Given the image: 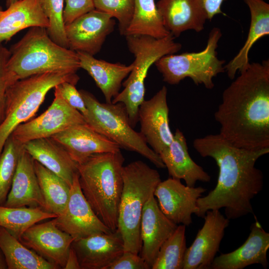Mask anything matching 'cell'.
<instances>
[{
  "label": "cell",
  "instance_id": "obj_1",
  "mask_svg": "<svg viewBox=\"0 0 269 269\" xmlns=\"http://www.w3.org/2000/svg\"><path fill=\"white\" fill-rule=\"evenodd\" d=\"M193 147L202 157L214 159L219 168L215 188L197 200V216L207 211L225 209L229 220L248 214L255 217L252 200L263 189L264 176L257 161L269 152V147L249 149L233 145L220 134L195 138Z\"/></svg>",
  "mask_w": 269,
  "mask_h": 269
},
{
  "label": "cell",
  "instance_id": "obj_2",
  "mask_svg": "<svg viewBox=\"0 0 269 269\" xmlns=\"http://www.w3.org/2000/svg\"><path fill=\"white\" fill-rule=\"evenodd\" d=\"M220 134L234 146L269 147V60L250 63L223 91L214 114Z\"/></svg>",
  "mask_w": 269,
  "mask_h": 269
},
{
  "label": "cell",
  "instance_id": "obj_3",
  "mask_svg": "<svg viewBox=\"0 0 269 269\" xmlns=\"http://www.w3.org/2000/svg\"><path fill=\"white\" fill-rule=\"evenodd\" d=\"M124 161L120 151L94 154L76 165L84 196L99 218L112 231L118 228Z\"/></svg>",
  "mask_w": 269,
  "mask_h": 269
},
{
  "label": "cell",
  "instance_id": "obj_4",
  "mask_svg": "<svg viewBox=\"0 0 269 269\" xmlns=\"http://www.w3.org/2000/svg\"><path fill=\"white\" fill-rule=\"evenodd\" d=\"M9 50L7 67L17 81L48 72L76 73L80 68L77 52L54 42L45 27H30Z\"/></svg>",
  "mask_w": 269,
  "mask_h": 269
},
{
  "label": "cell",
  "instance_id": "obj_5",
  "mask_svg": "<svg viewBox=\"0 0 269 269\" xmlns=\"http://www.w3.org/2000/svg\"><path fill=\"white\" fill-rule=\"evenodd\" d=\"M123 186L120 201L117 230L125 251L139 254L141 248L140 225L142 210L161 181L158 172L141 160L123 168Z\"/></svg>",
  "mask_w": 269,
  "mask_h": 269
},
{
  "label": "cell",
  "instance_id": "obj_6",
  "mask_svg": "<svg viewBox=\"0 0 269 269\" xmlns=\"http://www.w3.org/2000/svg\"><path fill=\"white\" fill-rule=\"evenodd\" d=\"M79 79L76 73L53 71L32 75L12 84L6 92L4 118L0 124V154L14 130L34 116L51 89L64 82L76 85Z\"/></svg>",
  "mask_w": 269,
  "mask_h": 269
},
{
  "label": "cell",
  "instance_id": "obj_7",
  "mask_svg": "<svg viewBox=\"0 0 269 269\" xmlns=\"http://www.w3.org/2000/svg\"><path fill=\"white\" fill-rule=\"evenodd\" d=\"M130 52L135 57L133 68L122 84L124 89L112 100V103H122L132 126L138 122L139 107L144 100V81L149 68L161 57L178 52L182 45L169 34L160 39L140 35L126 36Z\"/></svg>",
  "mask_w": 269,
  "mask_h": 269
},
{
  "label": "cell",
  "instance_id": "obj_8",
  "mask_svg": "<svg viewBox=\"0 0 269 269\" xmlns=\"http://www.w3.org/2000/svg\"><path fill=\"white\" fill-rule=\"evenodd\" d=\"M79 92L87 109L84 118L88 125L120 148L140 154L157 168H165L160 156L148 146L141 134L134 129L122 103H102L88 91Z\"/></svg>",
  "mask_w": 269,
  "mask_h": 269
},
{
  "label": "cell",
  "instance_id": "obj_9",
  "mask_svg": "<svg viewBox=\"0 0 269 269\" xmlns=\"http://www.w3.org/2000/svg\"><path fill=\"white\" fill-rule=\"evenodd\" d=\"M222 35L218 27L210 31L205 48L200 52L171 54L155 62L163 80L170 85L178 84L186 78L197 85H203L208 89L214 86L213 79L225 72L224 60L217 57L218 42Z\"/></svg>",
  "mask_w": 269,
  "mask_h": 269
},
{
  "label": "cell",
  "instance_id": "obj_10",
  "mask_svg": "<svg viewBox=\"0 0 269 269\" xmlns=\"http://www.w3.org/2000/svg\"><path fill=\"white\" fill-rule=\"evenodd\" d=\"M86 123L83 115L64 100L58 87H54V98L41 115L18 126L11 135L23 144L35 139L51 137L68 128Z\"/></svg>",
  "mask_w": 269,
  "mask_h": 269
},
{
  "label": "cell",
  "instance_id": "obj_11",
  "mask_svg": "<svg viewBox=\"0 0 269 269\" xmlns=\"http://www.w3.org/2000/svg\"><path fill=\"white\" fill-rule=\"evenodd\" d=\"M54 219L57 226L74 240L112 232L97 216L84 196L77 172L70 186L67 205L63 211Z\"/></svg>",
  "mask_w": 269,
  "mask_h": 269
},
{
  "label": "cell",
  "instance_id": "obj_12",
  "mask_svg": "<svg viewBox=\"0 0 269 269\" xmlns=\"http://www.w3.org/2000/svg\"><path fill=\"white\" fill-rule=\"evenodd\" d=\"M206 189L190 187L179 179L168 178L156 186L154 196L164 215L177 225L188 226L192 223V215L197 211V200Z\"/></svg>",
  "mask_w": 269,
  "mask_h": 269
},
{
  "label": "cell",
  "instance_id": "obj_13",
  "mask_svg": "<svg viewBox=\"0 0 269 269\" xmlns=\"http://www.w3.org/2000/svg\"><path fill=\"white\" fill-rule=\"evenodd\" d=\"M203 218L202 227L186 249L182 269H209L219 251L230 220L219 210H209Z\"/></svg>",
  "mask_w": 269,
  "mask_h": 269
},
{
  "label": "cell",
  "instance_id": "obj_14",
  "mask_svg": "<svg viewBox=\"0 0 269 269\" xmlns=\"http://www.w3.org/2000/svg\"><path fill=\"white\" fill-rule=\"evenodd\" d=\"M115 23L111 15L96 9L80 16L65 25L69 49L94 56L114 30Z\"/></svg>",
  "mask_w": 269,
  "mask_h": 269
},
{
  "label": "cell",
  "instance_id": "obj_15",
  "mask_svg": "<svg viewBox=\"0 0 269 269\" xmlns=\"http://www.w3.org/2000/svg\"><path fill=\"white\" fill-rule=\"evenodd\" d=\"M167 94V88L163 86L152 98L144 100L138 111L139 133L148 146L158 155L173 138L169 124Z\"/></svg>",
  "mask_w": 269,
  "mask_h": 269
},
{
  "label": "cell",
  "instance_id": "obj_16",
  "mask_svg": "<svg viewBox=\"0 0 269 269\" xmlns=\"http://www.w3.org/2000/svg\"><path fill=\"white\" fill-rule=\"evenodd\" d=\"M54 218L33 225L23 234L19 241L58 269H64L74 239L57 226Z\"/></svg>",
  "mask_w": 269,
  "mask_h": 269
},
{
  "label": "cell",
  "instance_id": "obj_17",
  "mask_svg": "<svg viewBox=\"0 0 269 269\" xmlns=\"http://www.w3.org/2000/svg\"><path fill=\"white\" fill-rule=\"evenodd\" d=\"M71 247L81 269H106L125 251L122 237L117 230L74 240Z\"/></svg>",
  "mask_w": 269,
  "mask_h": 269
},
{
  "label": "cell",
  "instance_id": "obj_18",
  "mask_svg": "<svg viewBox=\"0 0 269 269\" xmlns=\"http://www.w3.org/2000/svg\"><path fill=\"white\" fill-rule=\"evenodd\" d=\"M51 137L64 148L76 164L94 154L118 152L121 149L116 143L86 123L72 126Z\"/></svg>",
  "mask_w": 269,
  "mask_h": 269
},
{
  "label": "cell",
  "instance_id": "obj_19",
  "mask_svg": "<svg viewBox=\"0 0 269 269\" xmlns=\"http://www.w3.org/2000/svg\"><path fill=\"white\" fill-rule=\"evenodd\" d=\"M177 226L164 215L151 196L144 206L140 225V256L151 269L161 246Z\"/></svg>",
  "mask_w": 269,
  "mask_h": 269
},
{
  "label": "cell",
  "instance_id": "obj_20",
  "mask_svg": "<svg viewBox=\"0 0 269 269\" xmlns=\"http://www.w3.org/2000/svg\"><path fill=\"white\" fill-rule=\"evenodd\" d=\"M250 233L243 244L230 253L216 257L211 269H243L253 264H260L267 269V252L269 249V233L262 227L256 217Z\"/></svg>",
  "mask_w": 269,
  "mask_h": 269
},
{
  "label": "cell",
  "instance_id": "obj_21",
  "mask_svg": "<svg viewBox=\"0 0 269 269\" xmlns=\"http://www.w3.org/2000/svg\"><path fill=\"white\" fill-rule=\"evenodd\" d=\"M167 30L175 37L204 29L208 16L202 0H159L156 3Z\"/></svg>",
  "mask_w": 269,
  "mask_h": 269
},
{
  "label": "cell",
  "instance_id": "obj_22",
  "mask_svg": "<svg viewBox=\"0 0 269 269\" xmlns=\"http://www.w3.org/2000/svg\"><path fill=\"white\" fill-rule=\"evenodd\" d=\"M3 206L40 207L45 210L44 200L35 171L34 160L24 148L20 152L11 188Z\"/></svg>",
  "mask_w": 269,
  "mask_h": 269
},
{
  "label": "cell",
  "instance_id": "obj_23",
  "mask_svg": "<svg viewBox=\"0 0 269 269\" xmlns=\"http://www.w3.org/2000/svg\"><path fill=\"white\" fill-rule=\"evenodd\" d=\"M171 177L183 179L186 185L194 187L197 181L209 182L210 176L190 157L186 138L176 129L169 145L159 154Z\"/></svg>",
  "mask_w": 269,
  "mask_h": 269
},
{
  "label": "cell",
  "instance_id": "obj_24",
  "mask_svg": "<svg viewBox=\"0 0 269 269\" xmlns=\"http://www.w3.org/2000/svg\"><path fill=\"white\" fill-rule=\"evenodd\" d=\"M23 146L34 160L71 185L77 172V164L58 142L51 137H45L28 141Z\"/></svg>",
  "mask_w": 269,
  "mask_h": 269
},
{
  "label": "cell",
  "instance_id": "obj_25",
  "mask_svg": "<svg viewBox=\"0 0 269 269\" xmlns=\"http://www.w3.org/2000/svg\"><path fill=\"white\" fill-rule=\"evenodd\" d=\"M80 68L86 70L95 81L103 93L108 103L119 93L123 81L133 68L132 63L126 65L120 63H112L95 58L88 53L77 51Z\"/></svg>",
  "mask_w": 269,
  "mask_h": 269
},
{
  "label": "cell",
  "instance_id": "obj_26",
  "mask_svg": "<svg viewBox=\"0 0 269 269\" xmlns=\"http://www.w3.org/2000/svg\"><path fill=\"white\" fill-rule=\"evenodd\" d=\"M49 26L39 0H19L7 6L0 16V42L9 40L27 28Z\"/></svg>",
  "mask_w": 269,
  "mask_h": 269
},
{
  "label": "cell",
  "instance_id": "obj_27",
  "mask_svg": "<svg viewBox=\"0 0 269 269\" xmlns=\"http://www.w3.org/2000/svg\"><path fill=\"white\" fill-rule=\"evenodd\" d=\"M249 7L251 21L247 39L237 54L224 66L228 77L233 80L249 65V51L256 41L269 34V4L263 0H243Z\"/></svg>",
  "mask_w": 269,
  "mask_h": 269
},
{
  "label": "cell",
  "instance_id": "obj_28",
  "mask_svg": "<svg viewBox=\"0 0 269 269\" xmlns=\"http://www.w3.org/2000/svg\"><path fill=\"white\" fill-rule=\"evenodd\" d=\"M0 249L8 269H57L0 227Z\"/></svg>",
  "mask_w": 269,
  "mask_h": 269
},
{
  "label": "cell",
  "instance_id": "obj_29",
  "mask_svg": "<svg viewBox=\"0 0 269 269\" xmlns=\"http://www.w3.org/2000/svg\"><path fill=\"white\" fill-rule=\"evenodd\" d=\"M169 34L154 0H134L133 17L125 36L140 35L160 39Z\"/></svg>",
  "mask_w": 269,
  "mask_h": 269
},
{
  "label": "cell",
  "instance_id": "obj_30",
  "mask_svg": "<svg viewBox=\"0 0 269 269\" xmlns=\"http://www.w3.org/2000/svg\"><path fill=\"white\" fill-rule=\"evenodd\" d=\"M34 168L45 211L59 215L68 202L70 186L61 177L34 160Z\"/></svg>",
  "mask_w": 269,
  "mask_h": 269
},
{
  "label": "cell",
  "instance_id": "obj_31",
  "mask_svg": "<svg viewBox=\"0 0 269 269\" xmlns=\"http://www.w3.org/2000/svg\"><path fill=\"white\" fill-rule=\"evenodd\" d=\"M57 216L40 207H8L0 205V227L19 241L23 234L33 225Z\"/></svg>",
  "mask_w": 269,
  "mask_h": 269
},
{
  "label": "cell",
  "instance_id": "obj_32",
  "mask_svg": "<svg viewBox=\"0 0 269 269\" xmlns=\"http://www.w3.org/2000/svg\"><path fill=\"white\" fill-rule=\"evenodd\" d=\"M186 226L179 225L161 246L151 269H182L187 249Z\"/></svg>",
  "mask_w": 269,
  "mask_h": 269
},
{
  "label": "cell",
  "instance_id": "obj_33",
  "mask_svg": "<svg viewBox=\"0 0 269 269\" xmlns=\"http://www.w3.org/2000/svg\"><path fill=\"white\" fill-rule=\"evenodd\" d=\"M23 148V144L10 135L0 154V205L6 201Z\"/></svg>",
  "mask_w": 269,
  "mask_h": 269
},
{
  "label": "cell",
  "instance_id": "obj_34",
  "mask_svg": "<svg viewBox=\"0 0 269 269\" xmlns=\"http://www.w3.org/2000/svg\"><path fill=\"white\" fill-rule=\"evenodd\" d=\"M39 2L49 22L46 29L49 36L59 45L69 48L63 19L64 0H39Z\"/></svg>",
  "mask_w": 269,
  "mask_h": 269
},
{
  "label": "cell",
  "instance_id": "obj_35",
  "mask_svg": "<svg viewBox=\"0 0 269 269\" xmlns=\"http://www.w3.org/2000/svg\"><path fill=\"white\" fill-rule=\"evenodd\" d=\"M96 9L106 12L117 18L121 35L125 32L132 19L134 0H93Z\"/></svg>",
  "mask_w": 269,
  "mask_h": 269
},
{
  "label": "cell",
  "instance_id": "obj_36",
  "mask_svg": "<svg viewBox=\"0 0 269 269\" xmlns=\"http://www.w3.org/2000/svg\"><path fill=\"white\" fill-rule=\"evenodd\" d=\"M9 55V50L0 42V124L4 118L7 90L17 81L7 67Z\"/></svg>",
  "mask_w": 269,
  "mask_h": 269
},
{
  "label": "cell",
  "instance_id": "obj_37",
  "mask_svg": "<svg viewBox=\"0 0 269 269\" xmlns=\"http://www.w3.org/2000/svg\"><path fill=\"white\" fill-rule=\"evenodd\" d=\"M63 19L65 25L95 9L93 0H65Z\"/></svg>",
  "mask_w": 269,
  "mask_h": 269
},
{
  "label": "cell",
  "instance_id": "obj_38",
  "mask_svg": "<svg viewBox=\"0 0 269 269\" xmlns=\"http://www.w3.org/2000/svg\"><path fill=\"white\" fill-rule=\"evenodd\" d=\"M57 86L66 102L80 112L84 117L87 113V109L84 100L79 91L76 89L75 85L69 82H64Z\"/></svg>",
  "mask_w": 269,
  "mask_h": 269
},
{
  "label": "cell",
  "instance_id": "obj_39",
  "mask_svg": "<svg viewBox=\"0 0 269 269\" xmlns=\"http://www.w3.org/2000/svg\"><path fill=\"white\" fill-rule=\"evenodd\" d=\"M150 266L139 254L124 251L106 269H150Z\"/></svg>",
  "mask_w": 269,
  "mask_h": 269
},
{
  "label": "cell",
  "instance_id": "obj_40",
  "mask_svg": "<svg viewBox=\"0 0 269 269\" xmlns=\"http://www.w3.org/2000/svg\"><path fill=\"white\" fill-rule=\"evenodd\" d=\"M202 0L207 14L208 19L211 20L216 15L223 13L221 6L224 0Z\"/></svg>",
  "mask_w": 269,
  "mask_h": 269
},
{
  "label": "cell",
  "instance_id": "obj_41",
  "mask_svg": "<svg viewBox=\"0 0 269 269\" xmlns=\"http://www.w3.org/2000/svg\"><path fill=\"white\" fill-rule=\"evenodd\" d=\"M64 269H81L77 255L71 247Z\"/></svg>",
  "mask_w": 269,
  "mask_h": 269
},
{
  "label": "cell",
  "instance_id": "obj_42",
  "mask_svg": "<svg viewBox=\"0 0 269 269\" xmlns=\"http://www.w3.org/2000/svg\"><path fill=\"white\" fill-rule=\"evenodd\" d=\"M7 269L6 264L2 252L0 249V269Z\"/></svg>",
  "mask_w": 269,
  "mask_h": 269
},
{
  "label": "cell",
  "instance_id": "obj_43",
  "mask_svg": "<svg viewBox=\"0 0 269 269\" xmlns=\"http://www.w3.org/2000/svg\"><path fill=\"white\" fill-rule=\"evenodd\" d=\"M19 0H7V6H8L10 5L19 1Z\"/></svg>",
  "mask_w": 269,
  "mask_h": 269
},
{
  "label": "cell",
  "instance_id": "obj_44",
  "mask_svg": "<svg viewBox=\"0 0 269 269\" xmlns=\"http://www.w3.org/2000/svg\"><path fill=\"white\" fill-rule=\"evenodd\" d=\"M3 11V10H2V7H1V6L0 5V15L1 14V13H2V12Z\"/></svg>",
  "mask_w": 269,
  "mask_h": 269
}]
</instances>
